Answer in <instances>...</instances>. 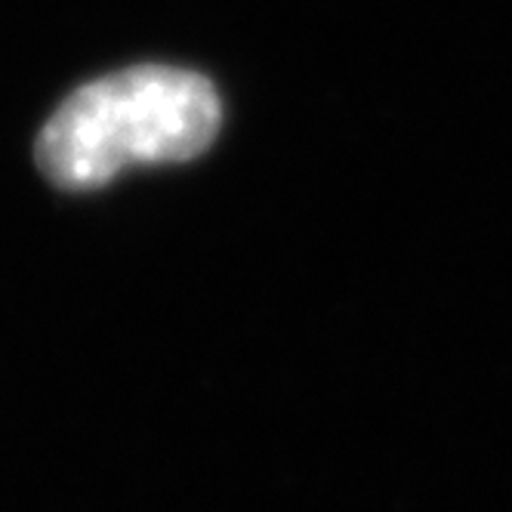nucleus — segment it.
I'll list each match as a JSON object with an SVG mask.
<instances>
[{"label":"nucleus","mask_w":512,"mask_h":512,"mask_svg":"<svg viewBox=\"0 0 512 512\" xmlns=\"http://www.w3.org/2000/svg\"><path fill=\"white\" fill-rule=\"evenodd\" d=\"M223 105L198 71L136 65L71 93L38 136L41 173L87 192L133 164L192 161L210 149Z\"/></svg>","instance_id":"obj_1"}]
</instances>
